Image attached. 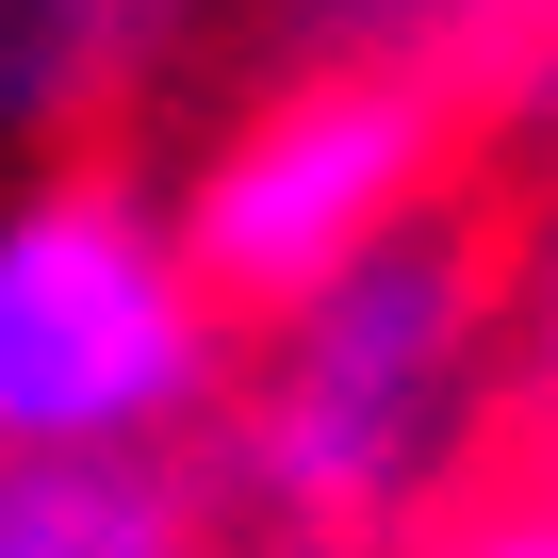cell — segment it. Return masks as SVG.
<instances>
[{
    "mask_svg": "<svg viewBox=\"0 0 558 558\" xmlns=\"http://www.w3.org/2000/svg\"><path fill=\"white\" fill-rule=\"evenodd\" d=\"M525 427V313L493 197L378 246L362 279L230 329L197 476L246 558H411Z\"/></svg>",
    "mask_w": 558,
    "mask_h": 558,
    "instance_id": "1",
    "label": "cell"
},
{
    "mask_svg": "<svg viewBox=\"0 0 558 558\" xmlns=\"http://www.w3.org/2000/svg\"><path fill=\"white\" fill-rule=\"evenodd\" d=\"M214 395L230 296L165 214V165H17L0 181V460H197Z\"/></svg>",
    "mask_w": 558,
    "mask_h": 558,
    "instance_id": "2",
    "label": "cell"
},
{
    "mask_svg": "<svg viewBox=\"0 0 558 558\" xmlns=\"http://www.w3.org/2000/svg\"><path fill=\"white\" fill-rule=\"evenodd\" d=\"M493 197V132L395 66H313V50H230L197 132L165 148V214L197 246V279L230 296V329L362 279L378 246L444 230Z\"/></svg>",
    "mask_w": 558,
    "mask_h": 558,
    "instance_id": "3",
    "label": "cell"
},
{
    "mask_svg": "<svg viewBox=\"0 0 558 558\" xmlns=\"http://www.w3.org/2000/svg\"><path fill=\"white\" fill-rule=\"evenodd\" d=\"M230 50H246V0H0V181L148 148V116Z\"/></svg>",
    "mask_w": 558,
    "mask_h": 558,
    "instance_id": "4",
    "label": "cell"
},
{
    "mask_svg": "<svg viewBox=\"0 0 558 558\" xmlns=\"http://www.w3.org/2000/svg\"><path fill=\"white\" fill-rule=\"evenodd\" d=\"M246 50H313V66H395L460 99L493 148L558 99V0H246Z\"/></svg>",
    "mask_w": 558,
    "mask_h": 558,
    "instance_id": "5",
    "label": "cell"
},
{
    "mask_svg": "<svg viewBox=\"0 0 558 558\" xmlns=\"http://www.w3.org/2000/svg\"><path fill=\"white\" fill-rule=\"evenodd\" d=\"M0 558H246L197 460H0Z\"/></svg>",
    "mask_w": 558,
    "mask_h": 558,
    "instance_id": "6",
    "label": "cell"
},
{
    "mask_svg": "<svg viewBox=\"0 0 558 558\" xmlns=\"http://www.w3.org/2000/svg\"><path fill=\"white\" fill-rule=\"evenodd\" d=\"M493 230H509V313H525V411H558V99L493 148Z\"/></svg>",
    "mask_w": 558,
    "mask_h": 558,
    "instance_id": "7",
    "label": "cell"
},
{
    "mask_svg": "<svg viewBox=\"0 0 558 558\" xmlns=\"http://www.w3.org/2000/svg\"><path fill=\"white\" fill-rule=\"evenodd\" d=\"M411 558H558V411H525L509 460H493V476H476Z\"/></svg>",
    "mask_w": 558,
    "mask_h": 558,
    "instance_id": "8",
    "label": "cell"
}]
</instances>
